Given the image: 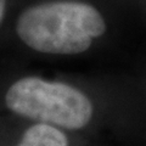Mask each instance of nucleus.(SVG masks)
<instances>
[{"instance_id": "obj_1", "label": "nucleus", "mask_w": 146, "mask_h": 146, "mask_svg": "<svg viewBox=\"0 0 146 146\" xmlns=\"http://www.w3.org/2000/svg\"><path fill=\"white\" fill-rule=\"evenodd\" d=\"M106 25L95 7L77 1L44 3L26 9L16 23L20 39L45 54L73 55L88 50Z\"/></svg>"}, {"instance_id": "obj_2", "label": "nucleus", "mask_w": 146, "mask_h": 146, "mask_svg": "<svg viewBox=\"0 0 146 146\" xmlns=\"http://www.w3.org/2000/svg\"><path fill=\"white\" fill-rule=\"evenodd\" d=\"M12 112L40 123L80 129L93 116L90 100L73 86L27 77L15 82L5 95Z\"/></svg>"}, {"instance_id": "obj_3", "label": "nucleus", "mask_w": 146, "mask_h": 146, "mask_svg": "<svg viewBox=\"0 0 146 146\" xmlns=\"http://www.w3.org/2000/svg\"><path fill=\"white\" fill-rule=\"evenodd\" d=\"M66 135L51 124L38 123L27 129L17 146H67Z\"/></svg>"}, {"instance_id": "obj_4", "label": "nucleus", "mask_w": 146, "mask_h": 146, "mask_svg": "<svg viewBox=\"0 0 146 146\" xmlns=\"http://www.w3.org/2000/svg\"><path fill=\"white\" fill-rule=\"evenodd\" d=\"M5 4H6V0H0V23H1L4 12H5Z\"/></svg>"}]
</instances>
